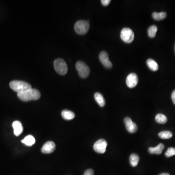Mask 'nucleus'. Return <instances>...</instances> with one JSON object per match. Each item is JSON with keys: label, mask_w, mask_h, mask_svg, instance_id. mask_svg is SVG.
Returning <instances> with one entry per match:
<instances>
[{"label": "nucleus", "mask_w": 175, "mask_h": 175, "mask_svg": "<svg viewBox=\"0 0 175 175\" xmlns=\"http://www.w3.org/2000/svg\"><path fill=\"white\" fill-rule=\"evenodd\" d=\"M159 175H170V174H169V173H161V174H160Z\"/></svg>", "instance_id": "27"}, {"label": "nucleus", "mask_w": 175, "mask_h": 175, "mask_svg": "<svg viewBox=\"0 0 175 175\" xmlns=\"http://www.w3.org/2000/svg\"><path fill=\"white\" fill-rule=\"evenodd\" d=\"M107 146V142L106 140L103 139H99L93 145V149L97 153L103 154L106 151Z\"/></svg>", "instance_id": "7"}, {"label": "nucleus", "mask_w": 175, "mask_h": 175, "mask_svg": "<svg viewBox=\"0 0 175 175\" xmlns=\"http://www.w3.org/2000/svg\"><path fill=\"white\" fill-rule=\"evenodd\" d=\"M159 137L162 139H168L171 138L173 134L170 131H162L158 134Z\"/></svg>", "instance_id": "22"}, {"label": "nucleus", "mask_w": 175, "mask_h": 175, "mask_svg": "<svg viewBox=\"0 0 175 175\" xmlns=\"http://www.w3.org/2000/svg\"><path fill=\"white\" fill-rule=\"evenodd\" d=\"M157 30L158 28L155 25L151 26L147 30L148 36L151 38H153V37H155L156 35Z\"/></svg>", "instance_id": "20"}, {"label": "nucleus", "mask_w": 175, "mask_h": 175, "mask_svg": "<svg viewBox=\"0 0 175 175\" xmlns=\"http://www.w3.org/2000/svg\"><path fill=\"white\" fill-rule=\"evenodd\" d=\"M10 86L11 89L18 93L23 92L32 89L30 84L23 81H12L10 82Z\"/></svg>", "instance_id": "2"}, {"label": "nucleus", "mask_w": 175, "mask_h": 175, "mask_svg": "<svg viewBox=\"0 0 175 175\" xmlns=\"http://www.w3.org/2000/svg\"><path fill=\"white\" fill-rule=\"evenodd\" d=\"M83 175H94V171L91 169H88Z\"/></svg>", "instance_id": "24"}, {"label": "nucleus", "mask_w": 175, "mask_h": 175, "mask_svg": "<svg viewBox=\"0 0 175 175\" xmlns=\"http://www.w3.org/2000/svg\"><path fill=\"white\" fill-rule=\"evenodd\" d=\"M138 83V77L135 73H131L126 77V84L130 88H133L136 86Z\"/></svg>", "instance_id": "10"}, {"label": "nucleus", "mask_w": 175, "mask_h": 175, "mask_svg": "<svg viewBox=\"0 0 175 175\" xmlns=\"http://www.w3.org/2000/svg\"><path fill=\"white\" fill-rule=\"evenodd\" d=\"M99 60L104 66L107 69L112 68V64L109 60V55L107 52L102 51L99 55Z\"/></svg>", "instance_id": "8"}, {"label": "nucleus", "mask_w": 175, "mask_h": 175, "mask_svg": "<svg viewBox=\"0 0 175 175\" xmlns=\"http://www.w3.org/2000/svg\"></svg>", "instance_id": "28"}, {"label": "nucleus", "mask_w": 175, "mask_h": 175, "mask_svg": "<svg viewBox=\"0 0 175 175\" xmlns=\"http://www.w3.org/2000/svg\"><path fill=\"white\" fill-rule=\"evenodd\" d=\"M56 149L55 142L52 141H48L43 145L41 148V152L44 154H50L52 153Z\"/></svg>", "instance_id": "11"}, {"label": "nucleus", "mask_w": 175, "mask_h": 175, "mask_svg": "<svg viewBox=\"0 0 175 175\" xmlns=\"http://www.w3.org/2000/svg\"><path fill=\"white\" fill-rule=\"evenodd\" d=\"M126 127L128 132L131 133H135L138 130L137 125L132 121L130 117H126L124 119Z\"/></svg>", "instance_id": "9"}, {"label": "nucleus", "mask_w": 175, "mask_h": 175, "mask_svg": "<svg viewBox=\"0 0 175 175\" xmlns=\"http://www.w3.org/2000/svg\"><path fill=\"white\" fill-rule=\"evenodd\" d=\"M155 120L159 124H165L167 121V118L166 116L161 113H159L156 116Z\"/></svg>", "instance_id": "21"}, {"label": "nucleus", "mask_w": 175, "mask_h": 175, "mask_svg": "<svg viewBox=\"0 0 175 175\" xmlns=\"http://www.w3.org/2000/svg\"><path fill=\"white\" fill-rule=\"evenodd\" d=\"M76 68L78 74L81 78H86L90 74V70L86 63L82 61H78L76 63Z\"/></svg>", "instance_id": "5"}, {"label": "nucleus", "mask_w": 175, "mask_h": 175, "mask_svg": "<svg viewBox=\"0 0 175 175\" xmlns=\"http://www.w3.org/2000/svg\"><path fill=\"white\" fill-rule=\"evenodd\" d=\"M95 100L96 102L98 103V105L101 107H103L106 104V101L103 95L99 93V92H96L94 95Z\"/></svg>", "instance_id": "16"}, {"label": "nucleus", "mask_w": 175, "mask_h": 175, "mask_svg": "<svg viewBox=\"0 0 175 175\" xmlns=\"http://www.w3.org/2000/svg\"><path fill=\"white\" fill-rule=\"evenodd\" d=\"M172 100L173 101V102L175 105V90L172 92L171 95Z\"/></svg>", "instance_id": "26"}, {"label": "nucleus", "mask_w": 175, "mask_h": 175, "mask_svg": "<svg viewBox=\"0 0 175 175\" xmlns=\"http://www.w3.org/2000/svg\"><path fill=\"white\" fill-rule=\"evenodd\" d=\"M63 119L66 120H71L75 118V115L74 112L69 110H64L61 112Z\"/></svg>", "instance_id": "15"}, {"label": "nucleus", "mask_w": 175, "mask_h": 175, "mask_svg": "<svg viewBox=\"0 0 175 175\" xmlns=\"http://www.w3.org/2000/svg\"><path fill=\"white\" fill-rule=\"evenodd\" d=\"M12 126L14 129V133L15 135L19 136L23 131V126L21 122L16 121L12 124Z\"/></svg>", "instance_id": "12"}, {"label": "nucleus", "mask_w": 175, "mask_h": 175, "mask_svg": "<svg viewBox=\"0 0 175 175\" xmlns=\"http://www.w3.org/2000/svg\"><path fill=\"white\" fill-rule=\"evenodd\" d=\"M147 66L152 71L156 72L159 69V66L156 61L153 59H148L146 61Z\"/></svg>", "instance_id": "17"}, {"label": "nucleus", "mask_w": 175, "mask_h": 175, "mask_svg": "<svg viewBox=\"0 0 175 175\" xmlns=\"http://www.w3.org/2000/svg\"><path fill=\"white\" fill-rule=\"evenodd\" d=\"M21 142L26 146H31L35 144L36 140L33 136L29 135L26 136L23 140H21Z\"/></svg>", "instance_id": "14"}, {"label": "nucleus", "mask_w": 175, "mask_h": 175, "mask_svg": "<svg viewBox=\"0 0 175 175\" xmlns=\"http://www.w3.org/2000/svg\"><path fill=\"white\" fill-rule=\"evenodd\" d=\"M54 68L56 71L60 75H66L68 72V67L65 61L61 58H57L54 61Z\"/></svg>", "instance_id": "3"}, {"label": "nucleus", "mask_w": 175, "mask_h": 175, "mask_svg": "<svg viewBox=\"0 0 175 175\" xmlns=\"http://www.w3.org/2000/svg\"><path fill=\"white\" fill-rule=\"evenodd\" d=\"M41 93L39 90L31 89L17 93L18 98L22 101L27 102L31 100H37L41 97Z\"/></svg>", "instance_id": "1"}, {"label": "nucleus", "mask_w": 175, "mask_h": 175, "mask_svg": "<svg viewBox=\"0 0 175 175\" xmlns=\"http://www.w3.org/2000/svg\"><path fill=\"white\" fill-rule=\"evenodd\" d=\"M111 2V0H102L101 2L103 6H107L110 4Z\"/></svg>", "instance_id": "25"}, {"label": "nucleus", "mask_w": 175, "mask_h": 175, "mask_svg": "<svg viewBox=\"0 0 175 175\" xmlns=\"http://www.w3.org/2000/svg\"><path fill=\"white\" fill-rule=\"evenodd\" d=\"M120 37L124 42L127 43H131L134 39V32L130 28L126 27L122 30Z\"/></svg>", "instance_id": "6"}, {"label": "nucleus", "mask_w": 175, "mask_h": 175, "mask_svg": "<svg viewBox=\"0 0 175 175\" xmlns=\"http://www.w3.org/2000/svg\"><path fill=\"white\" fill-rule=\"evenodd\" d=\"M90 28L89 22L84 20L76 21L75 25V31L80 35L86 34Z\"/></svg>", "instance_id": "4"}, {"label": "nucleus", "mask_w": 175, "mask_h": 175, "mask_svg": "<svg viewBox=\"0 0 175 175\" xmlns=\"http://www.w3.org/2000/svg\"><path fill=\"white\" fill-rule=\"evenodd\" d=\"M152 16L154 20H156V21H160V20L165 19L167 16V14L165 12H161L159 13L154 12L152 14Z\"/></svg>", "instance_id": "19"}, {"label": "nucleus", "mask_w": 175, "mask_h": 175, "mask_svg": "<svg viewBox=\"0 0 175 175\" xmlns=\"http://www.w3.org/2000/svg\"><path fill=\"white\" fill-rule=\"evenodd\" d=\"M165 148V145L163 144H159L157 146L155 147H150L148 148L149 153L151 154H155L159 155L162 153L163 149Z\"/></svg>", "instance_id": "13"}, {"label": "nucleus", "mask_w": 175, "mask_h": 175, "mask_svg": "<svg viewBox=\"0 0 175 175\" xmlns=\"http://www.w3.org/2000/svg\"><path fill=\"white\" fill-rule=\"evenodd\" d=\"M140 160V157L139 156L136 154H131L130 158V161L131 165L132 167H136L138 165Z\"/></svg>", "instance_id": "18"}, {"label": "nucleus", "mask_w": 175, "mask_h": 175, "mask_svg": "<svg viewBox=\"0 0 175 175\" xmlns=\"http://www.w3.org/2000/svg\"><path fill=\"white\" fill-rule=\"evenodd\" d=\"M165 155L167 157H170L175 155V148L169 147L165 153Z\"/></svg>", "instance_id": "23"}]
</instances>
